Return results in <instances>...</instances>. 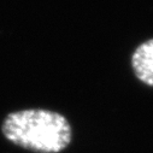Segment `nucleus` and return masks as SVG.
Segmentation results:
<instances>
[{
	"mask_svg": "<svg viewBox=\"0 0 153 153\" xmlns=\"http://www.w3.org/2000/svg\"><path fill=\"white\" fill-rule=\"evenodd\" d=\"M3 134L12 143L39 153H58L71 141V127L60 113L29 108L7 114Z\"/></svg>",
	"mask_w": 153,
	"mask_h": 153,
	"instance_id": "nucleus-1",
	"label": "nucleus"
},
{
	"mask_svg": "<svg viewBox=\"0 0 153 153\" xmlns=\"http://www.w3.org/2000/svg\"><path fill=\"white\" fill-rule=\"evenodd\" d=\"M131 66L141 82L153 87V39L141 44L135 50Z\"/></svg>",
	"mask_w": 153,
	"mask_h": 153,
	"instance_id": "nucleus-2",
	"label": "nucleus"
}]
</instances>
